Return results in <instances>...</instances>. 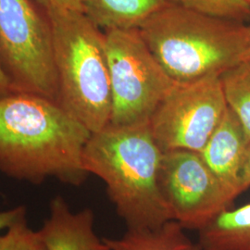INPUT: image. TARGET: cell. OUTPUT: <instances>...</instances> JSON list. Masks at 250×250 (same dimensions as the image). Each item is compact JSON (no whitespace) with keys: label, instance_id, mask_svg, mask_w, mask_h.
Instances as JSON below:
<instances>
[{"label":"cell","instance_id":"6da1fadb","mask_svg":"<svg viewBox=\"0 0 250 250\" xmlns=\"http://www.w3.org/2000/svg\"><path fill=\"white\" fill-rule=\"evenodd\" d=\"M91 134L56 100L14 92L0 99V171L33 185L54 178L81 186Z\"/></svg>","mask_w":250,"mask_h":250},{"label":"cell","instance_id":"7a4b0ae2","mask_svg":"<svg viewBox=\"0 0 250 250\" xmlns=\"http://www.w3.org/2000/svg\"><path fill=\"white\" fill-rule=\"evenodd\" d=\"M162 156L148 125L108 124L90 135L83 168L105 183L127 229H153L172 221L159 185Z\"/></svg>","mask_w":250,"mask_h":250},{"label":"cell","instance_id":"3957f363","mask_svg":"<svg viewBox=\"0 0 250 250\" xmlns=\"http://www.w3.org/2000/svg\"><path fill=\"white\" fill-rule=\"evenodd\" d=\"M153 56L175 83L219 76L244 61L250 25L172 2L138 27Z\"/></svg>","mask_w":250,"mask_h":250},{"label":"cell","instance_id":"277c9868","mask_svg":"<svg viewBox=\"0 0 250 250\" xmlns=\"http://www.w3.org/2000/svg\"><path fill=\"white\" fill-rule=\"evenodd\" d=\"M45 11L53 35L57 102L91 133L98 132L111 115L105 33L83 11Z\"/></svg>","mask_w":250,"mask_h":250},{"label":"cell","instance_id":"5b68a950","mask_svg":"<svg viewBox=\"0 0 250 250\" xmlns=\"http://www.w3.org/2000/svg\"><path fill=\"white\" fill-rule=\"evenodd\" d=\"M113 125H148L176 84L145 43L138 28L105 31Z\"/></svg>","mask_w":250,"mask_h":250},{"label":"cell","instance_id":"8992f818","mask_svg":"<svg viewBox=\"0 0 250 250\" xmlns=\"http://www.w3.org/2000/svg\"><path fill=\"white\" fill-rule=\"evenodd\" d=\"M0 62L17 92L57 101L52 27L34 0H0Z\"/></svg>","mask_w":250,"mask_h":250},{"label":"cell","instance_id":"52a82bcc","mask_svg":"<svg viewBox=\"0 0 250 250\" xmlns=\"http://www.w3.org/2000/svg\"><path fill=\"white\" fill-rule=\"evenodd\" d=\"M228 108L219 76L176 83L149 121L152 134L163 152H200Z\"/></svg>","mask_w":250,"mask_h":250},{"label":"cell","instance_id":"ba28073f","mask_svg":"<svg viewBox=\"0 0 250 250\" xmlns=\"http://www.w3.org/2000/svg\"><path fill=\"white\" fill-rule=\"evenodd\" d=\"M159 185L172 221L186 230L199 231L232 205L198 152H163Z\"/></svg>","mask_w":250,"mask_h":250},{"label":"cell","instance_id":"9c48e42d","mask_svg":"<svg viewBox=\"0 0 250 250\" xmlns=\"http://www.w3.org/2000/svg\"><path fill=\"white\" fill-rule=\"evenodd\" d=\"M250 144L240 121L228 107L222 122L200 152L231 203L243 193L242 170Z\"/></svg>","mask_w":250,"mask_h":250},{"label":"cell","instance_id":"30bf717a","mask_svg":"<svg viewBox=\"0 0 250 250\" xmlns=\"http://www.w3.org/2000/svg\"><path fill=\"white\" fill-rule=\"evenodd\" d=\"M49 216L38 231L46 250H110L94 230L91 208L72 212L62 196L52 198Z\"/></svg>","mask_w":250,"mask_h":250},{"label":"cell","instance_id":"8fae6325","mask_svg":"<svg viewBox=\"0 0 250 250\" xmlns=\"http://www.w3.org/2000/svg\"><path fill=\"white\" fill-rule=\"evenodd\" d=\"M83 12L101 30L134 29L170 0H82Z\"/></svg>","mask_w":250,"mask_h":250},{"label":"cell","instance_id":"7c38bea8","mask_svg":"<svg viewBox=\"0 0 250 250\" xmlns=\"http://www.w3.org/2000/svg\"><path fill=\"white\" fill-rule=\"evenodd\" d=\"M197 232L199 250H250V203L225 208Z\"/></svg>","mask_w":250,"mask_h":250},{"label":"cell","instance_id":"4fadbf2b","mask_svg":"<svg viewBox=\"0 0 250 250\" xmlns=\"http://www.w3.org/2000/svg\"><path fill=\"white\" fill-rule=\"evenodd\" d=\"M103 240L110 250H199L176 221H169L153 229H127L118 239Z\"/></svg>","mask_w":250,"mask_h":250},{"label":"cell","instance_id":"5bb4252c","mask_svg":"<svg viewBox=\"0 0 250 250\" xmlns=\"http://www.w3.org/2000/svg\"><path fill=\"white\" fill-rule=\"evenodd\" d=\"M227 105L250 140V62L243 61L220 77Z\"/></svg>","mask_w":250,"mask_h":250},{"label":"cell","instance_id":"9a60e30c","mask_svg":"<svg viewBox=\"0 0 250 250\" xmlns=\"http://www.w3.org/2000/svg\"><path fill=\"white\" fill-rule=\"evenodd\" d=\"M199 13L245 22L250 20V4L248 0H170Z\"/></svg>","mask_w":250,"mask_h":250},{"label":"cell","instance_id":"2e32d148","mask_svg":"<svg viewBox=\"0 0 250 250\" xmlns=\"http://www.w3.org/2000/svg\"><path fill=\"white\" fill-rule=\"evenodd\" d=\"M25 216L0 234V250H46L39 232L29 227Z\"/></svg>","mask_w":250,"mask_h":250},{"label":"cell","instance_id":"e0dca14e","mask_svg":"<svg viewBox=\"0 0 250 250\" xmlns=\"http://www.w3.org/2000/svg\"><path fill=\"white\" fill-rule=\"evenodd\" d=\"M38 6L45 10L71 9L83 12L82 0H34Z\"/></svg>","mask_w":250,"mask_h":250},{"label":"cell","instance_id":"ac0fdd59","mask_svg":"<svg viewBox=\"0 0 250 250\" xmlns=\"http://www.w3.org/2000/svg\"><path fill=\"white\" fill-rule=\"evenodd\" d=\"M26 215V208L19 206L8 210L0 211V231L7 229L20 218Z\"/></svg>","mask_w":250,"mask_h":250},{"label":"cell","instance_id":"d6986e66","mask_svg":"<svg viewBox=\"0 0 250 250\" xmlns=\"http://www.w3.org/2000/svg\"><path fill=\"white\" fill-rule=\"evenodd\" d=\"M14 92L17 91L14 89L11 82L9 80V76L7 75L0 62V99L9 96Z\"/></svg>","mask_w":250,"mask_h":250},{"label":"cell","instance_id":"ffe728a7","mask_svg":"<svg viewBox=\"0 0 250 250\" xmlns=\"http://www.w3.org/2000/svg\"><path fill=\"white\" fill-rule=\"evenodd\" d=\"M250 188V144L249 145L244 167L242 170L241 188L242 192H245Z\"/></svg>","mask_w":250,"mask_h":250},{"label":"cell","instance_id":"44dd1931","mask_svg":"<svg viewBox=\"0 0 250 250\" xmlns=\"http://www.w3.org/2000/svg\"><path fill=\"white\" fill-rule=\"evenodd\" d=\"M244 61H247V62H250V45H249V47H248V50H247V52H246V55H245V58H244Z\"/></svg>","mask_w":250,"mask_h":250},{"label":"cell","instance_id":"7402d4cb","mask_svg":"<svg viewBox=\"0 0 250 250\" xmlns=\"http://www.w3.org/2000/svg\"><path fill=\"white\" fill-rule=\"evenodd\" d=\"M248 2H249V3L250 4V0H248Z\"/></svg>","mask_w":250,"mask_h":250}]
</instances>
